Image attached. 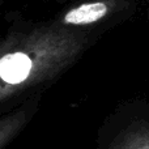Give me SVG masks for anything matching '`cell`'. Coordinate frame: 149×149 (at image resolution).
I'll list each match as a JSON object with an SVG mask.
<instances>
[{
	"mask_svg": "<svg viewBox=\"0 0 149 149\" xmlns=\"http://www.w3.org/2000/svg\"><path fill=\"white\" fill-rule=\"evenodd\" d=\"M39 92L30 97L18 110L12 111L8 115L3 116L0 120V149H4L16 137V135L25 127L29 119L33 116L39 105Z\"/></svg>",
	"mask_w": 149,
	"mask_h": 149,
	"instance_id": "3",
	"label": "cell"
},
{
	"mask_svg": "<svg viewBox=\"0 0 149 149\" xmlns=\"http://www.w3.org/2000/svg\"><path fill=\"white\" fill-rule=\"evenodd\" d=\"M95 39V31L67 28L54 18L45 22L18 21L12 25L0 45L1 105L56 80Z\"/></svg>",
	"mask_w": 149,
	"mask_h": 149,
	"instance_id": "1",
	"label": "cell"
},
{
	"mask_svg": "<svg viewBox=\"0 0 149 149\" xmlns=\"http://www.w3.org/2000/svg\"><path fill=\"white\" fill-rule=\"evenodd\" d=\"M5 1H7V0H0V3H1V4H4Z\"/></svg>",
	"mask_w": 149,
	"mask_h": 149,
	"instance_id": "5",
	"label": "cell"
},
{
	"mask_svg": "<svg viewBox=\"0 0 149 149\" xmlns=\"http://www.w3.org/2000/svg\"><path fill=\"white\" fill-rule=\"evenodd\" d=\"M135 10L134 0H82L64 9L54 20L71 29L95 31L126 20Z\"/></svg>",
	"mask_w": 149,
	"mask_h": 149,
	"instance_id": "2",
	"label": "cell"
},
{
	"mask_svg": "<svg viewBox=\"0 0 149 149\" xmlns=\"http://www.w3.org/2000/svg\"><path fill=\"white\" fill-rule=\"evenodd\" d=\"M107 149H149V116L130 123Z\"/></svg>",
	"mask_w": 149,
	"mask_h": 149,
	"instance_id": "4",
	"label": "cell"
}]
</instances>
